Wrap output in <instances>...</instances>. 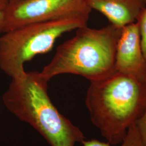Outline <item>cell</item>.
<instances>
[{"label":"cell","instance_id":"cell-1","mask_svg":"<svg viewBox=\"0 0 146 146\" xmlns=\"http://www.w3.org/2000/svg\"><path fill=\"white\" fill-rule=\"evenodd\" d=\"M90 120L111 145H120L146 107V81L116 72L90 82L85 99Z\"/></svg>","mask_w":146,"mask_h":146},{"label":"cell","instance_id":"cell-2","mask_svg":"<svg viewBox=\"0 0 146 146\" xmlns=\"http://www.w3.org/2000/svg\"><path fill=\"white\" fill-rule=\"evenodd\" d=\"M48 82L38 72H26L11 78L2 96L5 108L31 125L50 146L82 143L86 140L84 133L53 104L48 94Z\"/></svg>","mask_w":146,"mask_h":146},{"label":"cell","instance_id":"cell-3","mask_svg":"<svg viewBox=\"0 0 146 146\" xmlns=\"http://www.w3.org/2000/svg\"><path fill=\"white\" fill-rule=\"evenodd\" d=\"M121 29L110 23L100 29L87 26L77 29L74 36L57 48L41 75L49 81L59 75L74 74L90 82L108 77L115 72L116 48Z\"/></svg>","mask_w":146,"mask_h":146},{"label":"cell","instance_id":"cell-4","mask_svg":"<svg viewBox=\"0 0 146 146\" xmlns=\"http://www.w3.org/2000/svg\"><path fill=\"white\" fill-rule=\"evenodd\" d=\"M88 20L68 17L26 25L0 37V69L11 78L26 72L25 64L52 50L64 34L87 26Z\"/></svg>","mask_w":146,"mask_h":146},{"label":"cell","instance_id":"cell-5","mask_svg":"<svg viewBox=\"0 0 146 146\" xmlns=\"http://www.w3.org/2000/svg\"><path fill=\"white\" fill-rule=\"evenodd\" d=\"M92 11L86 0H19L9 2L4 11L3 33L30 23L68 17L89 20Z\"/></svg>","mask_w":146,"mask_h":146},{"label":"cell","instance_id":"cell-6","mask_svg":"<svg viewBox=\"0 0 146 146\" xmlns=\"http://www.w3.org/2000/svg\"><path fill=\"white\" fill-rule=\"evenodd\" d=\"M115 70L146 81V61L137 22L121 29L116 48Z\"/></svg>","mask_w":146,"mask_h":146},{"label":"cell","instance_id":"cell-7","mask_svg":"<svg viewBox=\"0 0 146 146\" xmlns=\"http://www.w3.org/2000/svg\"><path fill=\"white\" fill-rule=\"evenodd\" d=\"M92 10L99 11L110 24L122 28L136 22L146 7V0H86Z\"/></svg>","mask_w":146,"mask_h":146},{"label":"cell","instance_id":"cell-8","mask_svg":"<svg viewBox=\"0 0 146 146\" xmlns=\"http://www.w3.org/2000/svg\"><path fill=\"white\" fill-rule=\"evenodd\" d=\"M81 143L83 146H113L108 142H104L95 139L85 140ZM120 146H143L136 125L129 128L125 139Z\"/></svg>","mask_w":146,"mask_h":146},{"label":"cell","instance_id":"cell-9","mask_svg":"<svg viewBox=\"0 0 146 146\" xmlns=\"http://www.w3.org/2000/svg\"><path fill=\"white\" fill-rule=\"evenodd\" d=\"M136 22L139 25L141 48L146 61V7L141 12Z\"/></svg>","mask_w":146,"mask_h":146},{"label":"cell","instance_id":"cell-10","mask_svg":"<svg viewBox=\"0 0 146 146\" xmlns=\"http://www.w3.org/2000/svg\"><path fill=\"white\" fill-rule=\"evenodd\" d=\"M136 125L141 137L143 146H146V107Z\"/></svg>","mask_w":146,"mask_h":146},{"label":"cell","instance_id":"cell-11","mask_svg":"<svg viewBox=\"0 0 146 146\" xmlns=\"http://www.w3.org/2000/svg\"><path fill=\"white\" fill-rule=\"evenodd\" d=\"M5 25V13L4 11H0V34L3 33Z\"/></svg>","mask_w":146,"mask_h":146},{"label":"cell","instance_id":"cell-12","mask_svg":"<svg viewBox=\"0 0 146 146\" xmlns=\"http://www.w3.org/2000/svg\"><path fill=\"white\" fill-rule=\"evenodd\" d=\"M8 0H0V11H5L9 4Z\"/></svg>","mask_w":146,"mask_h":146},{"label":"cell","instance_id":"cell-13","mask_svg":"<svg viewBox=\"0 0 146 146\" xmlns=\"http://www.w3.org/2000/svg\"><path fill=\"white\" fill-rule=\"evenodd\" d=\"M9 2H15V1H17L19 0H8Z\"/></svg>","mask_w":146,"mask_h":146}]
</instances>
